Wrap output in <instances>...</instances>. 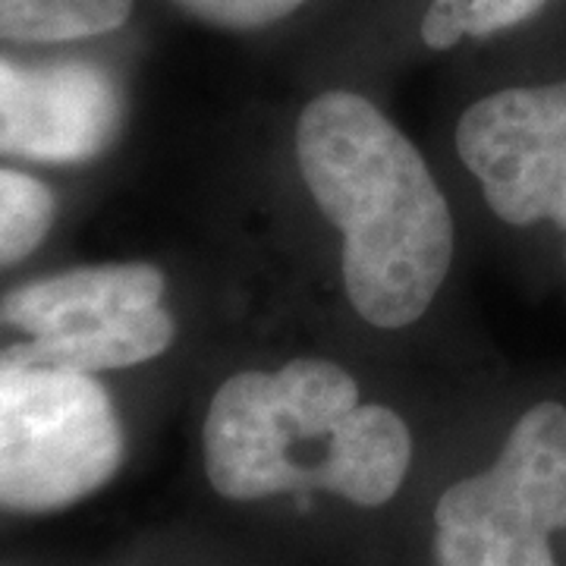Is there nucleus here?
<instances>
[{
  "label": "nucleus",
  "instance_id": "obj_1",
  "mask_svg": "<svg viewBox=\"0 0 566 566\" xmlns=\"http://www.w3.org/2000/svg\"><path fill=\"white\" fill-rule=\"evenodd\" d=\"M296 161L344 233V286L375 327H406L434 303L453 262V218L419 148L356 92H324L296 123Z\"/></svg>",
  "mask_w": 566,
  "mask_h": 566
},
{
  "label": "nucleus",
  "instance_id": "obj_10",
  "mask_svg": "<svg viewBox=\"0 0 566 566\" xmlns=\"http://www.w3.org/2000/svg\"><path fill=\"white\" fill-rule=\"evenodd\" d=\"M547 0H431L422 17V41L447 51L463 39H491L545 10Z\"/></svg>",
  "mask_w": 566,
  "mask_h": 566
},
{
  "label": "nucleus",
  "instance_id": "obj_5",
  "mask_svg": "<svg viewBox=\"0 0 566 566\" xmlns=\"http://www.w3.org/2000/svg\"><path fill=\"white\" fill-rule=\"evenodd\" d=\"M438 566H554L566 528V406L538 403L513 424L491 469L434 506Z\"/></svg>",
  "mask_w": 566,
  "mask_h": 566
},
{
  "label": "nucleus",
  "instance_id": "obj_9",
  "mask_svg": "<svg viewBox=\"0 0 566 566\" xmlns=\"http://www.w3.org/2000/svg\"><path fill=\"white\" fill-rule=\"evenodd\" d=\"M57 218L54 192L35 177L0 167V268L32 255Z\"/></svg>",
  "mask_w": 566,
  "mask_h": 566
},
{
  "label": "nucleus",
  "instance_id": "obj_4",
  "mask_svg": "<svg viewBox=\"0 0 566 566\" xmlns=\"http://www.w3.org/2000/svg\"><path fill=\"white\" fill-rule=\"evenodd\" d=\"M123 463V424L92 375L0 368V506L51 513L104 488Z\"/></svg>",
  "mask_w": 566,
  "mask_h": 566
},
{
  "label": "nucleus",
  "instance_id": "obj_8",
  "mask_svg": "<svg viewBox=\"0 0 566 566\" xmlns=\"http://www.w3.org/2000/svg\"><path fill=\"white\" fill-rule=\"evenodd\" d=\"M133 0H0V41L63 44L120 29Z\"/></svg>",
  "mask_w": 566,
  "mask_h": 566
},
{
  "label": "nucleus",
  "instance_id": "obj_7",
  "mask_svg": "<svg viewBox=\"0 0 566 566\" xmlns=\"http://www.w3.org/2000/svg\"><path fill=\"white\" fill-rule=\"evenodd\" d=\"M123 126V95L95 63H17L0 54V155L41 164L98 158Z\"/></svg>",
  "mask_w": 566,
  "mask_h": 566
},
{
  "label": "nucleus",
  "instance_id": "obj_11",
  "mask_svg": "<svg viewBox=\"0 0 566 566\" xmlns=\"http://www.w3.org/2000/svg\"><path fill=\"white\" fill-rule=\"evenodd\" d=\"M189 17L218 25V29H264L271 22L286 20L308 0H174Z\"/></svg>",
  "mask_w": 566,
  "mask_h": 566
},
{
  "label": "nucleus",
  "instance_id": "obj_2",
  "mask_svg": "<svg viewBox=\"0 0 566 566\" xmlns=\"http://www.w3.org/2000/svg\"><path fill=\"white\" fill-rule=\"evenodd\" d=\"M205 472L230 501L318 488L381 506L403 485L412 438L387 406L359 403V385L331 359L240 371L208 406Z\"/></svg>",
  "mask_w": 566,
  "mask_h": 566
},
{
  "label": "nucleus",
  "instance_id": "obj_3",
  "mask_svg": "<svg viewBox=\"0 0 566 566\" xmlns=\"http://www.w3.org/2000/svg\"><path fill=\"white\" fill-rule=\"evenodd\" d=\"M164 283L145 262L88 264L22 283L0 300V324L29 340L7 346L0 368L98 375L161 356L177 337L161 308Z\"/></svg>",
  "mask_w": 566,
  "mask_h": 566
},
{
  "label": "nucleus",
  "instance_id": "obj_6",
  "mask_svg": "<svg viewBox=\"0 0 566 566\" xmlns=\"http://www.w3.org/2000/svg\"><path fill=\"white\" fill-rule=\"evenodd\" d=\"M457 151L501 221L566 223V80L475 102L460 117Z\"/></svg>",
  "mask_w": 566,
  "mask_h": 566
}]
</instances>
